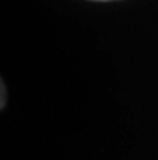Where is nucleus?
<instances>
[{
    "label": "nucleus",
    "mask_w": 158,
    "mask_h": 160,
    "mask_svg": "<svg viewBox=\"0 0 158 160\" xmlns=\"http://www.w3.org/2000/svg\"><path fill=\"white\" fill-rule=\"evenodd\" d=\"M100 2H105V0H100Z\"/></svg>",
    "instance_id": "f257e3e1"
}]
</instances>
